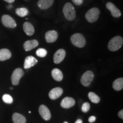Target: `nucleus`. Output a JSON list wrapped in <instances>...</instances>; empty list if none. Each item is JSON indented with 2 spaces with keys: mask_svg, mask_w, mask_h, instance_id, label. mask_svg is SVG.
<instances>
[{
  "mask_svg": "<svg viewBox=\"0 0 123 123\" xmlns=\"http://www.w3.org/2000/svg\"><path fill=\"white\" fill-rule=\"evenodd\" d=\"M39 114L44 120H49L51 119V113L50 110L44 105H40L39 108Z\"/></svg>",
  "mask_w": 123,
  "mask_h": 123,
  "instance_id": "nucleus-10",
  "label": "nucleus"
},
{
  "mask_svg": "<svg viewBox=\"0 0 123 123\" xmlns=\"http://www.w3.org/2000/svg\"><path fill=\"white\" fill-rule=\"evenodd\" d=\"M66 56V51L64 49H59L54 55V62L55 64H59L63 61Z\"/></svg>",
  "mask_w": 123,
  "mask_h": 123,
  "instance_id": "nucleus-9",
  "label": "nucleus"
},
{
  "mask_svg": "<svg viewBox=\"0 0 123 123\" xmlns=\"http://www.w3.org/2000/svg\"><path fill=\"white\" fill-rule=\"evenodd\" d=\"M71 41L75 46L79 48H82L86 45V41L85 38L80 33H75L71 37Z\"/></svg>",
  "mask_w": 123,
  "mask_h": 123,
  "instance_id": "nucleus-3",
  "label": "nucleus"
},
{
  "mask_svg": "<svg viewBox=\"0 0 123 123\" xmlns=\"http://www.w3.org/2000/svg\"><path fill=\"white\" fill-rule=\"evenodd\" d=\"M51 75L53 76V79L55 80L58 81H62L63 79V78L62 72L58 68L53 69L51 71Z\"/></svg>",
  "mask_w": 123,
  "mask_h": 123,
  "instance_id": "nucleus-19",
  "label": "nucleus"
},
{
  "mask_svg": "<svg viewBox=\"0 0 123 123\" xmlns=\"http://www.w3.org/2000/svg\"><path fill=\"white\" fill-rule=\"evenodd\" d=\"M2 24L5 27L9 28H15L17 26V24L15 20L9 15H4L1 18Z\"/></svg>",
  "mask_w": 123,
  "mask_h": 123,
  "instance_id": "nucleus-7",
  "label": "nucleus"
},
{
  "mask_svg": "<svg viewBox=\"0 0 123 123\" xmlns=\"http://www.w3.org/2000/svg\"><path fill=\"white\" fill-rule=\"evenodd\" d=\"M123 43V38L120 36H116L110 40L108 43V47L111 51H116L121 48Z\"/></svg>",
  "mask_w": 123,
  "mask_h": 123,
  "instance_id": "nucleus-2",
  "label": "nucleus"
},
{
  "mask_svg": "<svg viewBox=\"0 0 123 123\" xmlns=\"http://www.w3.org/2000/svg\"><path fill=\"white\" fill-rule=\"evenodd\" d=\"M38 61L36 58H35L33 56H27L25 59L24 62V68L25 69L30 68L33 66H35L37 63Z\"/></svg>",
  "mask_w": 123,
  "mask_h": 123,
  "instance_id": "nucleus-13",
  "label": "nucleus"
},
{
  "mask_svg": "<svg viewBox=\"0 0 123 123\" xmlns=\"http://www.w3.org/2000/svg\"><path fill=\"white\" fill-rule=\"evenodd\" d=\"M23 29H24L25 33L29 36L33 35L35 32L34 27L33 25L29 22L24 23V25H23Z\"/></svg>",
  "mask_w": 123,
  "mask_h": 123,
  "instance_id": "nucleus-17",
  "label": "nucleus"
},
{
  "mask_svg": "<svg viewBox=\"0 0 123 123\" xmlns=\"http://www.w3.org/2000/svg\"><path fill=\"white\" fill-rule=\"evenodd\" d=\"M47 54V51L46 49L40 48L38 49L36 51V55L40 58H44L45 57Z\"/></svg>",
  "mask_w": 123,
  "mask_h": 123,
  "instance_id": "nucleus-24",
  "label": "nucleus"
},
{
  "mask_svg": "<svg viewBox=\"0 0 123 123\" xmlns=\"http://www.w3.org/2000/svg\"><path fill=\"white\" fill-rule=\"evenodd\" d=\"M90 104L88 103V102H86L83 103L82 105V107H81V111L82 112H84V113H86L90 110Z\"/></svg>",
  "mask_w": 123,
  "mask_h": 123,
  "instance_id": "nucleus-26",
  "label": "nucleus"
},
{
  "mask_svg": "<svg viewBox=\"0 0 123 123\" xmlns=\"http://www.w3.org/2000/svg\"><path fill=\"white\" fill-rule=\"evenodd\" d=\"M106 7H107V9H108V10L111 12V15L113 17L118 18L121 16V12L120 11L119 9L117 8L116 6H115L113 3L110 2H107V4H106Z\"/></svg>",
  "mask_w": 123,
  "mask_h": 123,
  "instance_id": "nucleus-8",
  "label": "nucleus"
},
{
  "mask_svg": "<svg viewBox=\"0 0 123 123\" xmlns=\"http://www.w3.org/2000/svg\"><path fill=\"white\" fill-rule=\"evenodd\" d=\"M75 123H83V121L81 119H78Z\"/></svg>",
  "mask_w": 123,
  "mask_h": 123,
  "instance_id": "nucleus-31",
  "label": "nucleus"
},
{
  "mask_svg": "<svg viewBox=\"0 0 123 123\" xmlns=\"http://www.w3.org/2000/svg\"><path fill=\"white\" fill-rule=\"evenodd\" d=\"M58 37L57 31L55 30H50L46 32L45 34V39L46 42L48 43H53L56 41Z\"/></svg>",
  "mask_w": 123,
  "mask_h": 123,
  "instance_id": "nucleus-11",
  "label": "nucleus"
},
{
  "mask_svg": "<svg viewBox=\"0 0 123 123\" xmlns=\"http://www.w3.org/2000/svg\"><path fill=\"white\" fill-rule=\"evenodd\" d=\"M4 1H6V2L9 3V4H12V3L14 2L15 0H4Z\"/></svg>",
  "mask_w": 123,
  "mask_h": 123,
  "instance_id": "nucleus-30",
  "label": "nucleus"
},
{
  "mask_svg": "<svg viewBox=\"0 0 123 123\" xmlns=\"http://www.w3.org/2000/svg\"><path fill=\"white\" fill-rule=\"evenodd\" d=\"M96 117H95V116H91L88 118V121L91 123H92L95 122V120H96Z\"/></svg>",
  "mask_w": 123,
  "mask_h": 123,
  "instance_id": "nucleus-28",
  "label": "nucleus"
},
{
  "mask_svg": "<svg viewBox=\"0 0 123 123\" xmlns=\"http://www.w3.org/2000/svg\"><path fill=\"white\" fill-rule=\"evenodd\" d=\"M118 115H119V117L121 119H123V110L120 111L119 113H118Z\"/></svg>",
  "mask_w": 123,
  "mask_h": 123,
  "instance_id": "nucleus-29",
  "label": "nucleus"
},
{
  "mask_svg": "<svg viewBox=\"0 0 123 123\" xmlns=\"http://www.w3.org/2000/svg\"><path fill=\"white\" fill-rule=\"evenodd\" d=\"M63 123H68V122H66V121H65V122H64Z\"/></svg>",
  "mask_w": 123,
  "mask_h": 123,
  "instance_id": "nucleus-33",
  "label": "nucleus"
},
{
  "mask_svg": "<svg viewBox=\"0 0 123 123\" xmlns=\"http://www.w3.org/2000/svg\"><path fill=\"white\" fill-rule=\"evenodd\" d=\"M63 90L60 87H56L52 89L49 92V98L52 100H55L59 98L62 95Z\"/></svg>",
  "mask_w": 123,
  "mask_h": 123,
  "instance_id": "nucleus-14",
  "label": "nucleus"
},
{
  "mask_svg": "<svg viewBox=\"0 0 123 123\" xmlns=\"http://www.w3.org/2000/svg\"><path fill=\"white\" fill-rule=\"evenodd\" d=\"M113 88L116 91H120L123 88V79L122 78H120L117 79L113 81Z\"/></svg>",
  "mask_w": 123,
  "mask_h": 123,
  "instance_id": "nucleus-21",
  "label": "nucleus"
},
{
  "mask_svg": "<svg viewBox=\"0 0 123 123\" xmlns=\"http://www.w3.org/2000/svg\"><path fill=\"white\" fill-rule=\"evenodd\" d=\"M13 121L14 123H26V118L21 114L18 113H14L13 115Z\"/></svg>",
  "mask_w": 123,
  "mask_h": 123,
  "instance_id": "nucleus-20",
  "label": "nucleus"
},
{
  "mask_svg": "<svg viewBox=\"0 0 123 123\" xmlns=\"http://www.w3.org/2000/svg\"><path fill=\"white\" fill-rule=\"evenodd\" d=\"M100 10L97 7H92L87 12L86 14V18L88 22L93 23L98 20L99 17Z\"/></svg>",
  "mask_w": 123,
  "mask_h": 123,
  "instance_id": "nucleus-4",
  "label": "nucleus"
},
{
  "mask_svg": "<svg viewBox=\"0 0 123 123\" xmlns=\"http://www.w3.org/2000/svg\"><path fill=\"white\" fill-rule=\"evenodd\" d=\"M38 42L37 40L33 39V40H29V41H26L24 44V49L26 51H29L33 50V49L35 48L38 46Z\"/></svg>",
  "mask_w": 123,
  "mask_h": 123,
  "instance_id": "nucleus-15",
  "label": "nucleus"
},
{
  "mask_svg": "<svg viewBox=\"0 0 123 123\" xmlns=\"http://www.w3.org/2000/svg\"><path fill=\"white\" fill-rule=\"evenodd\" d=\"M15 13L18 16L21 17H24L26 16L29 13V10L25 7H21V8H17L15 10Z\"/></svg>",
  "mask_w": 123,
  "mask_h": 123,
  "instance_id": "nucleus-22",
  "label": "nucleus"
},
{
  "mask_svg": "<svg viewBox=\"0 0 123 123\" xmlns=\"http://www.w3.org/2000/svg\"><path fill=\"white\" fill-rule=\"evenodd\" d=\"M63 13L66 18L68 21H72L76 18V12L74 6L70 2H67L64 5Z\"/></svg>",
  "mask_w": 123,
  "mask_h": 123,
  "instance_id": "nucleus-1",
  "label": "nucleus"
},
{
  "mask_svg": "<svg viewBox=\"0 0 123 123\" xmlns=\"http://www.w3.org/2000/svg\"><path fill=\"white\" fill-rule=\"evenodd\" d=\"M88 96L89 99H90V100L91 101L92 103H99L100 100V99L99 97L98 96L96 93H95L94 92H89Z\"/></svg>",
  "mask_w": 123,
  "mask_h": 123,
  "instance_id": "nucleus-23",
  "label": "nucleus"
},
{
  "mask_svg": "<svg viewBox=\"0 0 123 123\" xmlns=\"http://www.w3.org/2000/svg\"><path fill=\"white\" fill-rule=\"evenodd\" d=\"M2 100L4 102L7 104H12L13 102V98L9 94H4L3 95Z\"/></svg>",
  "mask_w": 123,
  "mask_h": 123,
  "instance_id": "nucleus-25",
  "label": "nucleus"
},
{
  "mask_svg": "<svg viewBox=\"0 0 123 123\" xmlns=\"http://www.w3.org/2000/svg\"><path fill=\"white\" fill-rule=\"evenodd\" d=\"M75 104V100L70 97H66L61 103V106L63 108H70Z\"/></svg>",
  "mask_w": 123,
  "mask_h": 123,
  "instance_id": "nucleus-12",
  "label": "nucleus"
},
{
  "mask_svg": "<svg viewBox=\"0 0 123 123\" xmlns=\"http://www.w3.org/2000/svg\"><path fill=\"white\" fill-rule=\"evenodd\" d=\"M94 78L93 73L91 71H87L83 74L81 78V83L86 87L90 86Z\"/></svg>",
  "mask_w": 123,
  "mask_h": 123,
  "instance_id": "nucleus-6",
  "label": "nucleus"
},
{
  "mask_svg": "<svg viewBox=\"0 0 123 123\" xmlns=\"http://www.w3.org/2000/svg\"><path fill=\"white\" fill-rule=\"evenodd\" d=\"M13 88H12V87H10V90H13Z\"/></svg>",
  "mask_w": 123,
  "mask_h": 123,
  "instance_id": "nucleus-32",
  "label": "nucleus"
},
{
  "mask_svg": "<svg viewBox=\"0 0 123 123\" xmlns=\"http://www.w3.org/2000/svg\"><path fill=\"white\" fill-rule=\"evenodd\" d=\"M24 75V71L22 69L17 68L14 71L11 76L12 83L14 86H17L19 83L20 79Z\"/></svg>",
  "mask_w": 123,
  "mask_h": 123,
  "instance_id": "nucleus-5",
  "label": "nucleus"
},
{
  "mask_svg": "<svg viewBox=\"0 0 123 123\" xmlns=\"http://www.w3.org/2000/svg\"><path fill=\"white\" fill-rule=\"evenodd\" d=\"M12 57V53L7 49H2L0 50V61H5Z\"/></svg>",
  "mask_w": 123,
  "mask_h": 123,
  "instance_id": "nucleus-18",
  "label": "nucleus"
},
{
  "mask_svg": "<svg viewBox=\"0 0 123 123\" xmlns=\"http://www.w3.org/2000/svg\"><path fill=\"white\" fill-rule=\"evenodd\" d=\"M54 0H39L38 2V6L42 10L49 9L53 5Z\"/></svg>",
  "mask_w": 123,
  "mask_h": 123,
  "instance_id": "nucleus-16",
  "label": "nucleus"
},
{
  "mask_svg": "<svg viewBox=\"0 0 123 123\" xmlns=\"http://www.w3.org/2000/svg\"><path fill=\"white\" fill-rule=\"evenodd\" d=\"M72 1L76 5H80L83 2V0H72Z\"/></svg>",
  "mask_w": 123,
  "mask_h": 123,
  "instance_id": "nucleus-27",
  "label": "nucleus"
}]
</instances>
